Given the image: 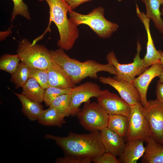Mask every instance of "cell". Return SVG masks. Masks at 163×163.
I'll use <instances>...</instances> for the list:
<instances>
[{"label": "cell", "mask_w": 163, "mask_h": 163, "mask_svg": "<svg viewBox=\"0 0 163 163\" xmlns=\"http://www.w3.org/2000/svg\"><path fill=\"white\" fill-rule=\"evenodd\" d=\"M44 138L54 140L66 155L93 159L105 152L99 131L82 134L70 132L65 137L47 134Z\"/></svg>", "instance_id": "obj_1"}, {"label": "cell", "mask_w": 163, "mask_h": 163, "mask_svg": "<svg viewBox=\"0 0 163 163\" xmlns=\"http://www.w3.org/2000/svg\"><path fill=\"white\" fill-rule=\"evenodd\" d=\"M50 53L52 60L67 73L75 85L88 77L97 78V73L101 71L117 75L115 67L111 64H101L92 59L81 62L71 58L60 48L50 50Z\"/></svg>", "instance_id": "obj_2"}, {"label": "cell", "mask_w": 163, "mask_h": 163, "mask_svg": "<svg viewBox=\"0 0 163 163\" xmlns=\"http://www.w3.org/2000/svg\"><path fill=\"white\" fill-rule=\"evenodd\" d=\"M38 0L45 1L49 6L50 23H55L59 33L58 46L64 50H70L79 36L77 27L67 17L68 12L72 9L65 0Z\"/></svg>", "instance_id": "obj_3"}, {"label": "cell", "mask_w": 163, "mask_h": 163, "mask_svg": "<svg viewBox=\"0 0 163 163\" xmlns=\"http://www.w3.org/2000/svg\"><path fill=\"white\" fill-rule=\"evenodd\" d=\"M105 10L99 6L87 14H83L70 9L69 11L70 18L76 26L85 24L90 27L100 38L110 37L118 28L117 23L107 20L104 16Z\"/></svg>", "instance_id": "obj_4"}, {"label": "cell", "mask_w": 163, "mask_h": 163, "mask_svg": "<svg viewBox=\"0 0 163 163\" xmlns=\"http://www.w3.org/2000/svg\"><path fill=\"white\" fill-rule=\"evenodd\" d=\"M17 52L21 61L29 68L47 69L52 62L50 50L44 45L32 44L26 39L18 42Z\"/></svg>", "instance_id": "obj_5"}, {"label": "cell", "mask_w": 163, "mask_h": 163, "mask_svg": "<svg viewBox=\"0 0 163 163\" xmlns=\"http://www.w3.org/2000/svg\"><path fill=\"white\" fill-rule=\"evenodd\" d=\"M76 116L81 125L90 132L107 127L109 114L97 102H91L89 100L85 102Z\"/></svg>", "instance_id": "obj_6"}, {"label": "cell", "mask_w": 163, "mask_h": 163, "mask_svg": "<svg viewBox=\"0 0 163 163\" xmlns=\"http://www.w3.org/2000/svg\"><path fill=\"white\" fill-rule=\"evenodd\" d=\"M141 48L138 40L137 42V53L133 59V61L128 64L120 63L113 51L110 52L107 55L106 59L108 63L113 65L116 69L117 75L115 79L131 83L136 76L140 75L148 69L143 59H141L140 57Z\"/></svg>", "instance_id": "obj_7"}, {"label": "cell", "mask_w": 163, "mask_h": 163, "mask_svg": "<svg viewBox=\"0 0 163 163\" xmlns=\"http://www.w3.org/2000/svg\"><path fill=\"white\" fill-rule=\"evenodd\" d=\"M130 107V112L128 117V127L126 140L141 139L145 142L150 137V132L145 116V108L141 104Z\"/></svg>", "instance_id": "obj_8"}, {"label": "cell", "mask_w": 163, "mask_h": 163, "mask_svg": "<svg viewBox=\"0 0 163 163\" xmlns=\"http://www.w3.org/2000/svg\"><path fill=\"white\" fill-rule=\"evenodd\" d=\"M148 101V106L144 108L150 129V137L163 145V104L156 99Z\"/></svg>", "instance_id": "obj_9"}, {"label": "cell", "mask_w": 163, "mask_h": 163, "mask_svg": "<svg viewBox=\"0 0 163 163\" xmlns=\"http://www.w3.org/2000/svg\"><path fill=\"white\" fill-rule=\"evenodd\" d=\"M100 86L96 83L87 82L73 88L71 92V115H76L82 109L81 104L92 97H97L101 91Z\"/></svg>", "instance_id": "obj_10"}, {"label": "cell", "mask_w": 163, "mask_h": 163, "mask_svg": "<svg viewBox=\"0 0 163 163\" xmlns=\"http://www.w3.org/2000/svg\"><path fill=\"white\" fill-rule=\"evenodd\" d=\"M98 103L109 114H119L128 117L130 106L117 94L105 89L101 90L97 97Z\"/></svg>", "instance_id": "obj_11"}, {"label": "cell", "mask_w": 163, "mask_h": 163, "mask_svg": "<svg viewBox=\"0 0 163 163\" xmlns=\"http://www.w3.org/2000/svg\"><path fill=\"white\" fill-rule=\"evenodd\" d=\"M99 80L101 82L114 88L118 92L120 97L130 106L141 104L139 94L131 83L125 81H119L110 76H101L99 78Z\"/></svg>", "instance_id": "obj_12"}, {"label": "cell", "mask_w": 163, "mask_h": 163, "mask_svg": "<svg viewBox=\"0 0 163 163\" xmlns=\"http://www.w3.org/2000/svg\"><path fill=\"white\" fill-rule=\"evenodd\" d=\"M163 68V65L161 63L153 64L131 82V83L138 91L141 105L145 108L149 104L147 94L149 84L154 78L159 76Z\"/></svg>", "instance_id": "obj_13"}, {"label": "cell", "mask_w": 163, "mask_h": 163, "mask_svg": "<svg viewBox=\"0 0 163 163\" xmlns=\"http://www.w3.org/2000/svg\"><path fill=\"white\" fill-rule=\"evenodd\" d=\"M136 13L143 24L147 34L146 52L143 59L145 66L148 68L149 66L153 64L161 63V56L158 50L155 47L151 34L149 25L150 19L143 12L140 11L137 4H136Z\"/></svg>", "instance_id": "obj_14"}, {"label": "cell", "mask_w": 163, "mask_h": 163, "mask_svg": "<svg viewBox=\"0 0 163 163\" xmlns=\"http://www.w3.org/2000/svg\"><path fill=\"white\" fill-rule=\"evenodd\" d=\"M105 152L119 156L123 152L125 142L124 138L106 127L100 131Z\"/></svg>", "instance_id": "obj_15"}, {"label": "cell", "mask_w": 163, "mask_h": 163, "mask_svg": "<svg viewBox=\"0 0 163 163\" xmlns=\"http://www.w3.org/2000/svg\"><path fill=\"white\" fill-rule=\"evenodd\" d=\"M144 140L134 139L125 142L123 151L118 158L119 163H136L143 155L145 148Z\"/></svg>", "instance_id": "obj_16"}, {"label": "cell", "mask_w": 163, "mask_h": 163, "mask_svg": "<svg viewBox=\"0 0 163 163\" xmlns=\"http://www.w3.org/2000/svg\"><path fill=\"white\" fill-rule=\"evenodd\" d=\"M47 70L50 86L62 89L75 86L67 73L52 61Z\"/></svg>", "instance_id": "obj_17"}, {"label": "cell", "mask_w": 163, "mask_h": 163, "mask_svg": "<svg viewBox=\"0 0 163 163\" xmlns=\"http://www.w3.org/2000/svg\"><path fill=\"white\" fill-rule=\"evenodd\" d=\"M145 150L142 159V163H163V145L152 138L146 141Z\"/></svg>", "instance_id": "obj_18"}, {"label": "cell", "mask_w": 163, "mask_h": 163, "mask_svg": "<svg viewBox=\"0 0 163 163\" xmlns=\"http://www.w3.org/2000/svg\"><path fill=\"white\" fill-rule=\"evenodd\" d=\"M21 103L22 112L31 121L38 120L43 110L40 103L33 101L22 94L14 92Z\"/></svg>", "instance_id": "obj_19"}, {"label": "cell", "mask_w": 163, "mask_h": 163, "mask_svg": "<svg viewBox=\"0 0 163 163\" xmlns=\"http://www.w3.org/2000/svg\"><path fill=\"white\" fill-rule=\"evenodd\" d=\"M145 5L146 16L152 19L154 26L160 33L163 34V20L160 10L163 0H141Z\"/></svg>", "instance_id": "obj_20"}, {"label": "cell", "mask_w": 163, "mask_h": 163, "mask_svg": "<svg viewBox=\"0 0 163 163\" xmlns=\"http://www.w3.org/2000/svg\"><path fill=\"white\" fill-rule=\"evenodd\" d=\"M22 88L21 94L27 98L40 103L43 101L46 89L42 88L35 78H30Z\"/></svg>", "instance_id": "obj_21"}, {"label": "cell", "mask_w": 163, "mask_h": 163, "mask_svg": "<svg viewBox=\"0 0 163 163\" xmlns=\"http://www.w3.org/2000/svg\"><path fill=\"white\" fill-rule=\"evenodd\" d=\"M65 117L54 108L49 107L42 111L38 121L42 125L61 127L66 122Z\"/></svg>", "instance_id": "obj_22"}, {"label": "cell", "mask_w": 163, "mask_h": 163, "mask_svg": "<svg viewBox=\"0 0 163 163\" xmlns=\"http://www.w3.org/2000/svg\"><path fill=\"white\" fill-rule=\"evenodd\" d=\"M128 123L127 117L119 114H109L107 127L120 136L125 138Z\"/></svg>", "instance_id": "obj_23"}, {"label": "cell", "mask_w": 163, "mask_h": 163, "mask_svg": "<svg viewBox=\"0 0 163 163\" xmlns=\"http://www.w3.org/2000/svg\"><path fill=\"white\" fill-rule=\"evenodd\" d=\"M30 69L22 61L20 62L15 72L11 75L10 81L18 89L22 87L29 78Z\"/></svg>", "instance_id": "obj_24"}, {"label": "cell", "mask_w": 163, "mask_h": 163, "mask_svg": "<svg viewBox=\"0 0 163 163\" xmlns=\"http://www.w3.org/2000/svg\"><path fill=\"white\" fill-rule=\"evenodd\" d=\"M70 93L63 94L57 97L49 107L55 109L65 117L71 115Z\"/></svg>", "instance_id": "obj_25"}, {"label": "cell", "mask_w": 163, "mask_h": 163, "mask_svg": "<svg viewBox=\"0 0 163 163\" xmlns=\"http://www.w3.org/2000/svg\"><path fill=\"white\" fill-rule=\"evenodd\" d=\"M20 60V56L17 54L3 55L0 59V69L11 75L17 68Z\"/></svg>", "instance_id": "obj_26"}, {"label": "cell", "mask_w": 163, "mask_h": 163, "mask_svg": "<svg viewBox=\"0 0 163 163\" xmlns=\"http://www.w3.org/2000/svg\"><path fill=\"white\" fill-rule=\"evenodd\" d=\"M29 78H35L39 84L46 89L49 86L47 69L37 68H29Z\"/></svg>", "instance_id": "obj_27"}, {"label": "cell", "mask_w": 163, "mask_h": 163, "mask_svg": "<svg viewBox=\"0 0 163 163\" xmlns=\"http://www.w3.org/2000/svg\"><path fill=\"white\" fill-rule=\"evenodd\" d=\"M72 88L62 89L49 86L46 89L44 101L46 106H49L53 101L60 95L71 92Z\"/></svg>", "instance_id": "obj_28"}, {"label": "cell", "mask_w": 163, "mask_h": 163, "mask_svg": "<svg viewBox=\"0 0 163 163\" xmlns=\"http://www.w3.org/2000/svg\"><path fill=\"white\" fill-rule=\"evenodd\" d=\"M13 7L11 16V21L12 22L18 15H20L28 20L31 19L27 5L23 0H12Z\"/></svg>", "instance_id": "obj_29"}, {"label": "cell", "mask_w": 163, "mask_h": 163, "mask_svg": "<svg viewBox=\"0 0 163 163\" xmlns=\"http://www.w3.org/2000/svg\"><path fill=\"white\" fill-rule=\"evenodd\" d=\"M93 162L94 163H119L116 156L106 152L94 158Z\"/></svg>", "instance_id": "obj_30"}, {"label": "cell", "mask_w": 163, "mask_h": 163, "mask_svg": "<svg viewBox=\"0 0 163 163\" xmlns=\"http://www.w3.org/2000/svg\"><path fill=\"white\" fill-rule=\"evenodd\" d=\"M91 158H81L65 155L64 157L57 158L56 163H90L93 161Z\"/></svg>", "instance_id": "obj_31"}, {"label": "cell", "mask_w": 163, "mask_h": 163, "mask_svg": "<svg viewBox=\"0 0 163 163\" xmlns=\"http://www.w3.org/2000/svg\"><path fill=\"white\" fill-rule=\"evenodd\" d=\"M156 100L163 104V83L159 80L157 81L156 87Z\"/></svg>", "instance_id": "obj_32"}, {"label": "cell", "mask_w": 163, "mask_h": 163, "mask_svg": "<svg viewBox=\"0 0 163 163\" xmlns=\"http://www.w3.org/2000/svg\"><path fill=\"white\" fill-rule=\"evenodd\" d=\"M92 0H65L67 3L72 10L75 9L76 7L82 3L88 2Z\"/></svg>", "instance_id": "obj_33"}, {"label": "cell", "mask_w": 163, "mask_h": 163, "mask_svg": "<svg viewBox=\"0 0 163 163\" xmlns=\"http://www.w3.org/2000/svg\"><path fill=\"white\" fill-rule=\"evenodd\" d=\"M160 55L161 63L163 65V52L160 50H158Z\"/></svg>", "instance_id": "obj_34"}, {"label": "cell", "mask_w": 163, "mask_h": 163, "mask_svg": "<svg viewBox=\"0 0 163 163\" xmlns=\"http://www.w3.org/2000/svg\"><path fill=\"white\" fill-rule=\"evenodd\" d=\"M159 80L163 83V68L162 69L161 74L159 77Z\"/></svg>", "instance_id": "obj_35"}, {"label": "cell", "mask_w": 163, "mask_h": 163, "mask_svg": "<svg viewBox=\"0 0 163 163\" xmlns=\"http://www.w3.org/2000/svg\"><path fill=\"white\" fill-rule=\"evenodd\" d=\"M162 7L161 8V12L162 14L163 15V4L162 5Z\"/></svg>", "instance_id": "obj_36"}, {"label": "cell", "mask_w": 163, "mask_h": 163, "mask_svg": "<svg viewBox=\"0 0 163 163\" xmlns=\"http://www.w3.org/2000/svg\"><path fill=\"white\" fill-rule=\"evenodd\" d=\"M122 0H117L118 2H121Z\"/></svg>", "instance_id": "obj_37"}]
</instances>
